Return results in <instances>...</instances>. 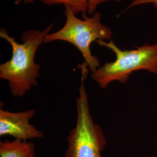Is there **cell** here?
Segmentation results:
<instances>
[{
  "instance_id": "11",
  "label": "cell",
  "mask_w": 157,
  "mask_h": 157,
  "mask_svg": "<svg viewBox=\"0 0 157 157\" xmlns=\"http://www.w3.org/2000/svg\"><path fill=\"white\" fill-rule=\"evenodd\" d=\"M117 2H120V1H123V0H116Z\"/></svg>"
},
{
  "instance_id": "7",
  "label": "cell",
  "mask_w": 157,
  "mask_h": 157,
  "mask_svg": "<svg viewBox=\"0 0 157 157\" xmlns=\"http://www.w3.org/2000/svg\"><path fill=\"white\" fill-rule=\"evenodd\" d=\"M46 5H60L69 6L73 12L76 15L81 13L86 14L88 11V4L87 0H39Z\"/></svg>"
},
{
  "instance_id": "5",
  "label": "cell",
  "mask_w": 157,
  "mask_h": 157,
  "mask_svg": "<svg viewBox=\"0 0 157 157\" xmlns=\"http://www.w3.org/2000/svg\"><path fill=\"white\" fill-rule=\"evenodd\" d=\"M36 113L34 109L10 112L0 109V136H10L17 140L40 139L44 134L30 123Z\"/></svg>"
},
{
  "instance_id": "2",
  "label": "cell",
  "mask_w": 157,
  "mask_h": 157,
  "mask_svg": "<svg viewBox=\"0 0 157 157\" xmlns=\"http://www.w3.org/2000/svg\"><path fill=\"white\" fill-rule=\"evenodd\" d=\"M65 6L64 26L57 32L47 34L44 43L64 41L73 44L81 52L86 67L92 72L100 67V63L97 57L92 54L91 45L98 40H111L112 30L101 22V14L98 11L94 12L92 17L82 15L83 19H81L76 16L69 6Z\"/></svg>"
},
{
  "instance_id": "8",
  "label": "cell",
  "mask_w": 157,
  "mask_h": 157,
  "mask_svg": "<svg viewBox=\"0 0 157 157\" xmlns=\"http://www.w3.org/2000/svg\"><path fill=\"white\" fill-rule=\"evenodd\" d=\"M109 0H87L88 4V11L87 13L93 15L96 12L97 7L101 4L107 2Z\"/></svg>"
},
{
  "instance_id": "1",
  "label": "cell",
  "mask_w": 157,
  "mask_h": 157,
  "mask_svg": "<svg viewBox=\"0 0 157 157\" xmlns=\"http://www.w3.org/2000/svg\"><path fill=\"white\" fill-rule=\"evenodd\" d=\"M52 26L53 24L43 30L24 32L21 36L22 43L10 36L6 29H0V37L10 43L12 50L11 59L0 65V78L8 82L12 95L22 97L37 85L40 65L35 62L34 58Z\"/></svg>"
},
{
  "instance_id": "10",
  "label": "cell",
  "mask_w": 157,
  "mask_h": 157,
  "mask_svg": "<svg viewBox=\"0 0 157 157\" xmlns=\"http://www.w3.org/2000/svg\"><path fill=\"white\" fill-rule=\"evenodd\" d=\"M21 2V0H15V4H19ZM23 2L25 4H28V3H32L33 2V0H23Z\"/></svg>"
},
{
  "instance_id": "4",
  "label": "cell",
  "mask_w": 157,
  "mask_h": 157,
  "mask_svg": "<svg viewBox=\"0 0 157 157\" xmlns=\"http://www.w3.org/2000/svg\"><path fill=\"white\" fill-rule=\"evenodd\" d=\"M76 105V124L67 136L65 157H102L101 152L106 145V139L101 127L94 122L91 115L83 74Z\"/></svg>"
},
{
  "instance_id": "6",
  "label": "cell",
  "mask_w": 157,
  "mask_h": 157,
  "mask_svg": "<svg viewBox=\"0 0 157 157\" xmlns=\"http://www.w3.org/2000/svg\"><path fill=\"white\" fill-rule=\"evenodd\" d=\"M36 146L33 143L28 141H1V157H36Z\"/></svg>"
},
{
  "instance_id": "3",
  "label": "cell",
  "mask_w": 157,
  "mask_h": 157,
  "mask_svg": "<svg viewBox=\"0 0 157 157\" xmlns=\"http://www.w3.org/2000/svg\"><path fill=\"white\" fill-rule=\"evenodd\" d=\"M99 45L115 54V60L107 62L91 72L90 76L101 89L117 81L125 83L135 71L146 70L157 75V43L146 44L133 50H121L112 40H98Z\"/></svg>"
},
{
  "instance_id": "9",
  "label": "cell",
  "mask_w": 157,
  "mask_h": 157,
  "mask_svg": "<svg viewBox=\"0 0 157 157\" xmlns=\"http://www.w3.org/2000/svg\"><path fill=\"white\" fill-rule=\"evenodd\" d=\"M145 4H152L154 8L157 11V0H133V1L127 8V10L135 6H143Z\"/></svg>"
}]
</instances>
